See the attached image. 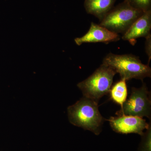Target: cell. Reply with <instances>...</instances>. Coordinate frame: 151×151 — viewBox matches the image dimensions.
<instances>
[{"label":"cell","instance_id":"8992f818","mask_svg":"<svg viewBox=\"0 0 151 151\" xmlns=\"http://www.w3.org/2000/svg\"><path fill=\"white\" fill-rule=\"evenodd\" d=\"M108 121L113 131L122 134L135 133L142 136L144 130L151 126L143 118L128 115L111 117Z\"/></svg>","mask_w":151,"mask_h":151},{"label":"cell","instance_id":"30bf717a","mask_svg":"<svg viewBox=\"0 0 151 151\" xmlns=\"http://www.w3.org/2000/svg\"><path fill=\"white\" fill-rule=\"evenodd\" d=\"M111 98L116 104L122 105L127 100L128 90L126 81L121 79L111 87L110 92Z\"/></svg>","mask_w":151,"mask_h":151},{"label":"cell","instance_id":"7c38bea8","mask_svg":"<svg viewBox=\"0 0 151 151\" xmlns=\"http://www.w3.org/2000/svg\"><path fill=\"white\" fill-rule=\"evenodd\" d=\"M141 136L142 137V141L139 151H151V126Z\"/></svg>","mask_w":151,"mask_h":151},{"label":"cell","instance_id":"6da1fadb","mask_svg":"<svg viewBox=\"0 0 151 151\" xmlns=\"http://www.w3.org/2000/svg\"><path fill=\"white\" fill-rule=\"evenodd\" d=\"M68 119L71 124L100 134L106 119L99 111L98 103L84 97L68 108Z\"/></svg>","mask_w":151,"mask_h":151},{"label":"cell","instance_id":"7a4b0ae2","mask_svg":"<svg viewBox=\"0 0 151 151\" xmlns=\"http://www.w3.org/2000/svg\"><path fill=\"white\" fill-rule=\"evenodd\" d=\"M103 63L111 66L119 73L121 79L127 81L133 78L143 81L151 76V68L143 64L139 57L134 55H117L110 52L103 58Z\"/></svg>","mask_w":151,"mask_h":151},{"label":"cell","instance_id":"8fae6325","mask_svg":"<svg viewBox=\"0 0 151 151\" xmlns=\"http://www.w3.org/2000/svg\"><path fill=\"white\" fill-rule=\"evenodd\" d=\"M133 7L143 12L151 10V0H124Z\"/></svg>","mask_w":151,"mask_h":151},{"label":"cell","instance_id":"3957f363","mask_svg":"<svg viewBox=\"0 0 151 151\" xmlns=\"http://www.w3.org/2000/svg\"><path fill=\"white\" fill-rule=\"evenodd\" d=\"M116 73L111 66L103 63L92 75L78 83L77 86L84 97L98 103L102 97L110 92Z\"/></svg>","mask_w":151,"mask_h":151},{"label":"cell","instance_id":"ba28073f","mask_svg":"<svg viewBox=\"0 0 151 151\" xmlns=\"http://www.w3.org/2000/svg\"><path fill=\"white\" fill-rule=\"evenodd\" d=\"M151 29V10L144 12L123 34L122 38L129 42L132 45H134L137 39L145 38L150 34Z\"/></svg>","mask_w":151,"mask_h":151},{"label":"cell","instance_id":"277c9868","mask_svg":"<svg viewBox=\"0 0 151 151\" xmlns=\"http://www.w3.org/2000/svg\"><path fill=\"white\" fill-rule=\"evenodd\" d=\"M144 12L124 1L113 7L99 24L118 34L123 35Z\"/></svg>","mask_w":151,"mask_h":151},{"label":"cell","instance_id":"4fadbf2b","mask_svg":"<svg viewBox=\"0 0 151 151\" xmlns=\"http://www.w3.org/2000/svg\"><path fill=\"white\" fill-rule=\"evenodd\" d=\"M145 44V50L146 54L148 57V65H149L151 59V35H149L146 37Z\"/></svg>","mask_w":151,"mask_h":151},{"label":"cell","instance_id":"9c48e42d","mask_svg":"<svg viewBox=\"0 0 151 151\" xmlns=\"http://www.w3.org/2000/svg\"><path fill=\"white\" fill-rule=\"evenodd\" d=\"M117 0H85L84 6L87 14L97 18L100 22L114 7Z\"/></svg>","mask_w":151,"mask_h":151},{"label":"cell","instance_id":"5b68a950","mask_svg":"<svg viewBox=\"0 0 151 151\" xmlns=\"http://www.w3.org/2000/svg\"><path fill=\"white\" fill-rule=\"evenodd\" d=\"M117 116L128 115L151 119V93L145 83L139 88L132 87L129 99L125 101L121 110L116 113Z\"/></svg>","mask_w":151,"mask_h":151},{"label":"cell","instance_id":"52a82bcc","mask_svg":"<svg viewBox=\"0 0 151 151\" xmlns=\"http://www.w3.org/2000/svg\"><path fill=\"white\" fill-rule=\"evenodd\" d=\"M120 40L119 34L92 22L88 31L83 36L75 38L74 41L77 45L80 46L85 43H108L118 41Z\"/></svg>","mask_w":151,"mask_h":151}]
</instances>
